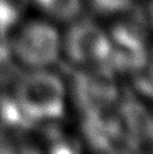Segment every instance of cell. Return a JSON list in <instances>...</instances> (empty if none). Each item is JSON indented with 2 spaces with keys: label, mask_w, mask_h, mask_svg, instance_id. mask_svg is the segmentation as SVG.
<instances>
[{
  "label": "cell",
  "mask_w": 153,
  "mask_h": 154,
  "mask_svg": "<svg viewBox=\"0 0 153 154\" xmlns=\"http://www.w3.org/2000/svg\"><path fill=\"white\" fill-rule=\"evenodd\" d=\"M12 97L30 125L56 122L65 114V84L61 77L48 69H31L20 77Z\"/></svg>",
  "instance_id": "1"
},
{
  "label": "cell",
  "mask_w": 153,
  "mask_h": 154,
  "mask_svg": "<svg viewBox=\"0 0 153 154\" xmlns=\"http://www.w3.org/2000/svg\"><path fill=\"white\" fill-rule=\"evenodd\" d=\"M11 51L30 69H48L58 61L62 38L50 22L30 20L18 29L11 41Z\"/></svg>",
  "instance_id": "2"
},
{
  "label": "cell",
  "mask_w": 153,
  "mask_h": 154,
  "mask_svg": "<svg viewBox=\"0 0 153 154\" xmlns=\"http://www.w3.org/2000/svg\"><path fill=\"white\" fill-rule=\"evenodd\" d=\"M62 50L69 61L79 66H103L110 56V37L92 20H77L62 39Z\"/></svg>",
  "instance_id": "3"
},
{
  "label": "cell",
  "mask_w": 153,
  "mask_h": 154,
  "mask_svg": "<svg viewBox=\"0 0 153 154\" xmlns=\"http://www.w3.org/2000/svg\"><path fill=\"white\" fill-rule=\"evenodd\" d=\"M73 95L84 115L105 114L118 101L119 89L115 84V76L98 66L80 72L75 77Z\"/></svg>",
  "instance_id": "4"
},
{
  "label": "cell",
  "mask_w": 153,
  "mask_h": 154,
  "mask_svg": "<svg viewBox=\"0 0 153 154\" xmlns=\"http://www.w3.org/2000/svg\"><path fill=\"white\" fill-rule=\"evenodd\" d=\"M49 18L58 22L76 20L83 8V0H33Z\"/></svg>",
  "instance_id": "5"
},
{
  "label": "cell",
  "mask_w": 153,
  "mask_h": 154,
  "mask_svg": "<svg viewBox=\"0 0 153 154\" xmlns=\"http://www.w3.org/2000/svg\"><path fill=\"white\" fill-rule=\"evenodd\" d=\"M130 76L136 92L142 97L153 100V45L148 48L142 64Z\"/></svg>",
  "instance_id": "6"
},
{
  "label": "cell",
  "mask_w": 153,
  "mask_h": 154,
  "mask_svg": "<svg viewBox=\"0 0 153 154\" xmlns=\"http://www.w3.org/2000/svg\"><path fill=\"white\" fill-rule=\"evenodd\" d=\"M24 0H0V37H8V32L18 27L23 12Z\"/></svg>",
  "instance_id": "7"
},
{
  "label": "cell",
  "mask_w": 153,
  "mask_h": 154,
  "mask_svg": "<svg viewBox=\"0 0 153 154\" xmlns=\"http://www.w3.org/2000/svg\"><path fill=\"white\" fill-rule=\"evenodd\" d=\"M133 0H89L92 10L99 15L111 16L130 10Z\"/></svg>",
  "instance_id": "8"
},
{
  "label": "cell",
  "mask_w": 153,
  "mask_h": 154,
  "mask_svg": "<svg viewBox=\"0 0 153 154\" xmlns=\"http://www.w3.org/2000/svg\"><path fill=\"white\" fill-rule=\"evenodd\" d=\"M149 19H151V23H152V26H153V2H152V4H151V8H149Z\"/></svg>",
  "instance_id": "9"
},
{
  "label": "cell",
  "mask_w": 153,
  "mask_h": 154,
  "mask_svg": "<svg viewBox=\"0 0 153 154\" xmlns=\"http://www.w3.org/2000/svg\"><path fill=\"white\" fill-rule=\"evenodd\" d=\"M152 142H153V131H152Z\"/></svg>",
  "instance_id": "10"
}]
</instances>
